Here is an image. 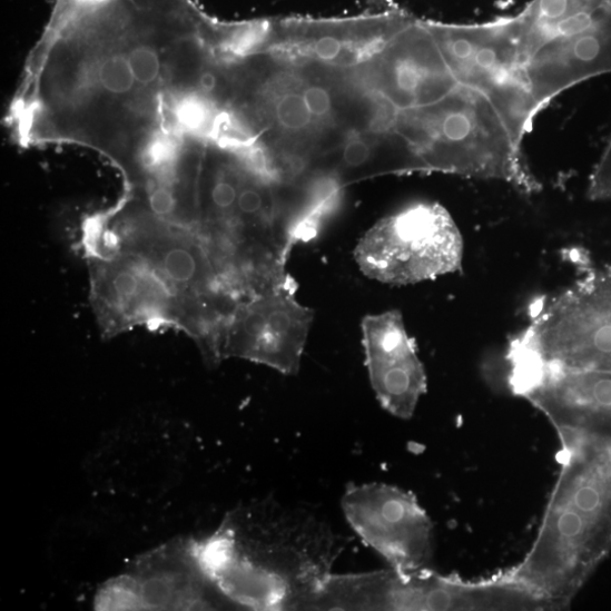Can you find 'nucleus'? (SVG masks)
<instances>
[{
	"label": "nucleus",
	"mask_w": 611,
	"mask_h": 611,
	"mask_svg": "<svg viewBox=\"0 0 611 611\" xmlns=\"http://www.w3.org/2000/svg\"><path fill=\"white\" fill-rule=\"evenodd\" d=\"M351 539L313 509L264 497L230 511L196 542L220 594L253 610H307Z\"/></svg>",
	"instance_id": "f257e3e1"
},
{
	"label": "nucleus",
	"mask_w": 611,
	"mask_h": 611,
	"mask_svg": "<svg viewBox=\"0 0 611 611\" xmlns=\"http://www.w3.org/2000/svg\"><path fill=\"white\" fill-rule=\"evenodd\" d=\"M561 471L531 549L511 575L551 610L570 605L611 543V454L562 443Z\"/></svg>",
	"instance_id": "f03ea898"
},
{
	"label": "nucleus",
	"mask_w": 611,
	"mask_h": 611,
	"mask_svg": "<svg viewBox=\"0 0 611 611\" xmlns=\"http://www.w3.org/2000/svg\"><path fill=\"white\" fill-rule=\"evenodd\" d=\"M325 602L331 610H550L509 570L477 581L440 574L434 569L410 574L393 569L334 573L326 585Z\"/></svg>",
	"instance_id": "7ed1b4c3"
},
{
	"label": "nucleus",
	"mask_w": 611,
	"mask_h": 611,
	"mask_svg": "<svg viewBox=\"0 0 611 611\" xmlns=\"http://www.w3.org/2000/svg\"><path fill=\"white\" fill-rule=\"evenodd\" d=\"M507 355L573 369L611 372V266L541 300Z\"/></svg>",
	"instance_id": "20e7f679"
},
{
	"label": "nucleus",
	"mask_w": 611,
	"mask_h": 611,
	"mask_svg": "<svg viewBox=\"0 0 611 611\" xmlns=\"http://www.w3.org/2000/svg\"><path fill=\"white\" fill-rule=\"evenodd\" d=\"M463 253V238L451 215L440 204L420 201L375 225L354 255L367 278L410 286L460 270Z\"/></svg>",
	"instance_id": "39448f33"
},
{
	"label": "nucleus",
	"mask_w": 611,
	"mask_h": 611,
	"mask_svg": "<svg viewBox=\"0 0 611 611\" xmlns=\"http://www.w3.org/2000/svg\"><path fill=\"white\" fill-rule=\"evenodd\" d=\"M91 300L107 337L138 326L185 329L178 296L142 257L95 238L83 243Z\"/></svg>",
	"instance_id": "423d86ee"
},
{
	"label": "nucleus",
	"mask_w": 611,
	"mask_h": 611,
	"mask_svg": "<svg viewBox=\"0 0 611 611\" xmlns=\"http://www.w3.org/2000/svg\"><path fill=\"white\" fill-rule=\"evenodd\" d=\"M314 317V312L297 300L290 277L244 297L226 324L223 359L240 358L297 375Z\"/></svg>",
	"instance_id": "0eeeda50"
},
{
	"label": "nucleus",
	"mask_w": 611,
	"mask_h": 611,
	"mask_svg": "<svg viewBox=\"0 0 611 611\" xmlns=\"http://www.w3.org/2000/svg\"><path fill=\"white\" fill-rule=\"evenodd\" d=\"M356 534L400 573L433 569L434 523L410 492L384 483L351 485L342 500Z\"/></svg>",
	"instance_id": "6e6552de"
},
{
	"label": "nucleus",
	"mask_w": 611,
	"mask_h": 611,
	"mask_svg": "<svg viewBox=\"0 0 611 611\" xmlns=\"http://www.w3.org/2000/svg\"><path fill=\"white\" fill-rule=\"evenodd\" d=\"M509 386L545 415L561 443L597 442L611 427V372L507 359Z\"/></svg>",
	"instance_id": "1a4fd4ad"
},
{
	"label": "nucleus",
	"mask_w": 611,
	"mask_h": 611,
	"mask_svg": "<svg viewBox=\"0 0 611 611\" xmlns=\"http://www.w3.org/2000/svg\"><path fill=\"white\" fill-rule=\"evenodd\" d=\"M362 331L367 372L377 401L393 417L412 420L428 383L401 312L367 315Z\"/></svg>",
	"instance_id": "9d476101"
},
{
	"label": "nucleus",
	"mask_w": 611,
	"mask_h": 611,
	"mask_svg": "<svg viewBox=\"0 0 611 611\" xmlns=\"http://www.w3.org/2000/svg\"><path fill=\"white\" fill-rule=\"evenodd\" d=\"M217 590L204 571L196 542L152 553L100 598L104 608L206 609ZM218 591V590H217ZM219 592V591H218ZM220 593V592H219Z\"/></svg>",
	"instance_id": "9b49d317"
},
{
	"label": "nucleus",
	"mask_w": 611,
	"mask_h": 611,
	"mask_svg": "<svg viewBox=\"0 0 611 611\" xmlns=\"http://www.w3.org/2000/svg\"><path fill=\"white\" fill-rule=\"evenodd\" d=\"M274 116L279 129L289 135L304 134L317 121L309 112L302 90H287L278 95Z\"/></svg>",
	"instance_id": "f8f14e48"
},
{
	"label": "nucleus",
	"mask_w": 611,
	"mask_h": 611,
	"mask_svg": "<svg viewBox=\"0 0 611 611\" xmlns=\"http://www.w3.org/2000/svg\"><path fill=\"white\" fill-rule=\"evenodd\" d=\"M99 81L110 93H128L136 80L127 57L116 55L104 61L99 70Z\"/></svg>",
	"instance_id": "ddd939ff"
},
{
	"label": "nucleus",
	"mask_w": 611,
	"mask_h": 611,
	"mask_svg": "<svg viewBox=\"0 0 611 611\" xmlns=\"http://www.w3.org/2000/svg\"><path fill=\"white\" fill-rule=\"evenodd\" d=\"M136 82L150 85L155 82L161 70L158 53L149 47H136L127 56Z\"/></svg>",
	"instance_id": "4468645a"
},
{
	"label": "nucleus",
	"mask_w": 611,
	"mask_h": 611,
	"mask_svg": "<svg viewBox=\"0 0 611 611\" xmlns=\"http://www.w3.org/2000/svg\"><path fill=\"white\" fill-rule=\"evenodd\" d=\"M588 197L592 200H611V139L591 174Z\"/></svg>",
	"instance_id": "2eb2a0df"
},
{
	"label": "nucleus",
	"mask_w": 611,
	"mask_h": 611,
	"mask_svg": "<svg viewBox=\"0 0 611 611\" xmlns=\"http://www.w3.org/2000/svg\"><path fill=\"white\" fill-rule=\"evenodd\" d=\"M347 49V42L335 35L324 33L316 37L308 46V55L314 60L333 63L342 61Z\"/></svg>",
	"instance_id": "dca6fc26"
},
{
	"label": "nucleus",
	"mask_w": 611,
	"mask_h": 611,
	"mask_svg": "<svg viewBox=\"0 0 611 611\" xmlns=\"http://www.w3.org/2000/svg\"><path fill=\"white\" fill-rule=\"evenodd\" d=\"M373 155V144L361 135H354L343 148L342 164L347 169L356 170L365 167Z\"/></svg>",
	"instance_id": "f3484780"
},
{
	"label": "nucleus",
	"mask_w": 611,
	"mask_h": 611,
	"mask_svg": "<svg viewBox=\"0 0 611 611\" xmlns=\"http://www.w3.org/2000/svg\"><path fill=\"white\" fill-rule=\"evenodd\" d=\"M300 90L309 112L317 121L331 117L333 97L325 87L313 83L304 86Z\"/></svg>",
	"instance_id": "a211bd4d"
},
{
	"label": "nucleus",
	"mask_w": 611,
	"mask_h": 611,
	"mask_svg": "<svg viewBox=\"0 0 611 611\" xmlns=\"http://www.w3.org/2000/svg\"><path fill=\"white\" fill-rule=\"evenodd\" d=\"M149 206L157 218L171 220L177 210V197L169 187L158 186L150 193Z\"/></svg>",
	"instance_id": "6ab92c4d"
},
{
	"label": "nucleus",
	"mask_w": 611,
	"mask_h": 611,
	"mask_svg": "<svg viewBox=\"0 0 611 611\" xmlns=\"http://www.w3.org/2000/svg\"><path fill=\"white\" fill-rule=\"evenodd\" d=\"M199 88L204 93H213L218 86L217 77L213 72H204L199 78Z\"/></svg>",
	"instance_id": "aec40b11"
},
{
	"label": "nucleus",
	"mask_w": 611,
	"mask_h": 611,
	"mask_svg": "<svg viewBox=\"0 0 611 611\" xmlns=\"http://www.w3.org/2000/svg\"><path fill=\"white\" fill-rule=\"evenodd\" d=\"M304 207H306V206H304ZM307 208H308V207H307ZM308 210H309V208H308ZM309 211H311V210H309ZM309 214H312V211H311ZM311 216H312V218L314 219L315 224L317 225L318 221H317V219L315 218V216H314L313 214H312ZM231 279H233V278H231ZM233 280H234V279H233ZM285 280H286V279H285ZM283 282H284V280H283ZM233 283L236 284L235 286L237 287V289H238L240 293H243L244 295H252V294H255V293H257V292H260V290L267 288V287H265V288L259 289V290H248V289H245V288H243L242 286H239L235 280H234ZM280 283H282V282H280ZM277 284H278V283H277ZM275 285H276V284H275ZM270 286H272V285H270ZM268 287H269V286H268Z\"/></svg>",
	"instance_id": "412c9836"
}]
</instances>
